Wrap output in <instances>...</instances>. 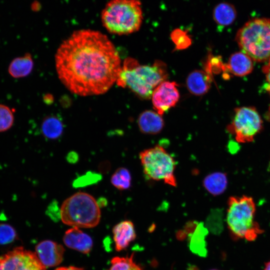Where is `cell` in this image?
Instances as JSON below:
<instances>
[{"label":"cell","instance_id":"cell-1","mask_svg":"<svg viewBox=\"0 0 270 270\" xmlns=\"http://www.w3.org/2000/svg\"><path fill=\"white\" fill-rule=\"evenodd\" d=\"M58 78L75 94L106 92L116 83L122 65L108 38L92 30L74 31L58 46L54 56Z\"/></svg>","mask_w":270,"mask_h":270},{"label":"cell","instance_id":"cell-2","mask_svg":"<svg viewBox=\"0 0 270 270\" xmlns=\"http://www.w3.org/2000/svg\"><path fill=\"white\" fill-rule=\"evenodd\" d=\"M166 64L156 60L152 65H140L130 58L124 60L116 82L118 86L127 88L139 97L151 98L154 89L168 76Z\"/></svg>","mask_w":270,"mask_h":270},{"label":"cell","instance_id":"cell-3","mask_svg":"<svg viewBox=\"0 0 270 270\" xmlns=\"http://www.w3.org/2000/svg\"><path fill=\"white\" fill-rule=\"evenodd\" d=\"M139 0H110L103 9V26L110 33L128 34L138 30L142 21Z\"/></svg>","mask_w":270,"mask_h":270},{"label":"cell","instance_id":"cell-4","mask_svg":"<svg viewBox=\"0 0 270 270\" xmlns=\"http://www.w3.org/2000/svg\"><path fill=\"white\" fill-rule=\"evenodd\" d=\"M256 205L247 196H231L228 201L226 222L234 239L254 240L263 230L254 220Z\"/></svg>","mask_w":270,"mask_h":270},{"label":"cell","instance_id":"cell-5","mask_svg":"<svg viewBox=\"0 0 270 270\" xmlns=\"http://www.w3.org/2000/svg\"><path fill=\"white\" fill-rule=\"evenodd\" d=\"M236 39L242 52L252 60L270 58V19L256 18L246 22L238 32Z\"/></svg>","mask_w":270,"mask_h":270},{"label":"cell","instance_id":"cell-6","mask_svg":"<svg viewBox=\"0 0 270 270\" xmlns=\"http://www.w3.org/2000/svg\"><path fill=\"white\" fill-rule=\"evenodd\" d=\"M60 215L63 223L78 228L96 226L101 216L97 201L84 192H76L66 199L60 208Z\"/></svg>","mask_w":270,"mask_h":270},{"label":"cell","instance_id":"cell-7","mask_svg":"<svg viewBox=\"0 0 270 270\" xmlns=\"http://www.w3.org/2000/svg\"><path fill=\"white\" fill-rule=\"evenodd\" d=\"M139 156L147 178L154 180H162L173 186H176V162L162 146L158 145L144 150Z\"/></svg>","mask_w":270,"mask_h":270},{"label":"cell","instance_id":"cell-8","mask_svg":"<svg viewBox=\"0 0 270 270\" xmlns=\"http://www.w3.org/2000/svg\"><path fill=\"white\" fill-rule=\"evenodd\" d=\"M262 122L256 110L252 107L238 108L228 130L234 134L238 142H248L260 131Z\"/></svg>","mask_w":270,"mask_h":270},{"label":"cell","instance_id":"cell-9","mask_svg":"<svg viewBox=\"0 0 270 270\" xmlns=\"http://www.w3.org/2000/svg\"><path fill=\"white\" fill-rule=\"evenodd\" d=\"M0 270H46L36 252L20 246L0 256Z\"/></svg>","mask_w":270,"mask_h":270},{"label":"cell","instance_id":"cell-10","mask_svg":"<svg viewBox=\"0 0 270 270\" xmlns=\"http://www.w3.org/2000/svg\"><path fill=\"white\" fill-rule=\"evenodd\" d=\"M178 84L174 82L164 81L154 90L151 98L154 108L162 116L174 106L180 98Z\"/></svg>","mask_w":270,"mask_h":270},{"label":"cell","instance_id":"cell-11","mask_svg":"<svg viewBox=\"0 0 270 270\" xmlns=\"http://www.w3.org/2000/svg\"><path fill=\"white\" fill-rule=\"evenodd\" d=\"M36 254L46 268L58 266L63 260L64 246L51 240H44L36 246Z\"/></svg>","mask_w":270,"mask_h":270},{"label":"cell","instance_id":"cell-12","mask_svg":"<svg viewBox=\"0 0 270 270\" xmlns=\"http://www.w3.org/2000/svg\"><path fill=\"white\" fill-rule=\"evenodd\" d=\"M184 231L188 234V246L190 251L200 256L206 257L208 250L206 238L208 234V230L204 223L188 222Z\"/></svg>","mask_w":270,"mask_h":270},{"label":"cell","instance_id":"cell-13","mask_svg":"<svg viewBox=\"0 0 270 270\" xmlns=\"http://www.w3.org/2000/svg\"><path fill=\"white\" fill-rule=\"evenodd\" d=\"M63 242L67 247L84 254L90 253L93 246L91 237L77 227L66 231Z\"/></svg>","mask_w":270,"mask_h":270},{"label":"cell","instance_id":"cell-14","mask_svg":"<svg viewBox=\"0 0 270 270\" xmlns=\"http://www.w3.org/2000/svg\"><path fill=\"white\" fill-rule=\"evenodd\" d=\"M112 233L115 248L118 252L126 248L136 238L134 224L128 220L117 224L112 229Z\"/></svg>","mask_w":270,"mask_h":270},{"label":"cell","instance_id":"cell-15","mask_svg":"<svg viewBox=\"0 0 270 270\" xmlns=\"http://www.w3.org/2000/svg\"><path fill=\"white\" fill-rule=\"evenodd\" d=\"M212 74L206 68L192 72L186 78L188 90L191 94L196 96L205 94L210 88Z\"/></svg>","mask_w":270,"mask_h":270},{"label":"cell","instance_id":"cell-16","mask_svg":"<svg viewBox=\"0 0 270 270\" xmlns=\"http://www.w3.org/2000/svg\"><path fill=\"white\" fill-rule=\"evenodd\" d=\"M138 124L140 130L143 134H156L162 130L164 121L162 116L156 112L146 110L138 116Z\"/></svg>","mask_w":270,"mask_h":270},{"label":"cell","instance_id":"cell-17","mask_svg":"<svg viewBox=\"0 0 270 270\" xmlns=\"http://www.w3.org/2000/svg\"><path fill=\"white\" fill-rule=\"evenodd\" d=\"M252 59L242 52H236L231 55L228 64L224 66V70H228L236 76H246L252 70Z\"/></svg>","mask_w":270,"mask_h":270},{"label":"cell","instance_id":"cell-18","mask_svg":"<svg viewBox=\"0 0 270 270\" xmlns=\"http://www.w3.org/2000/svg\"><path fill=\"white\" fill-rule=\"evenodd\" d=\"M34 66L31 54L26 53L23 56L16 58L12 60L8 68V72L12 78H24L30 74Z\"/></svg>","mask_w":270,"mask_h":270},{"label":"cell","instance_id":"cell-19","mask_svg":"<svg viewBox=\"0 0 270 270\" xmlns=\"http://www.w3.org/2000/svg\"><path fill=\"white\" fill-rule=\"evenodd\" d=\"M205 189L213 196L222 194L228 186L226 174L222 172H214L207 175L203 180Z\"/></svg>","mask_w":270,"mask_h":270},{"label":"cell","instance_id":"cell-20","mask_svg":"<svg viewBox=\"0 0 270 270\" xmlns=\"http://www.w3.org/2000/svg\"><path fill=\"white\" fill-rule=\"evenodd\" d=\"M236 12L234 6L228 2L216 5L213 11V18L219 26H226L232 24L236 19Z\"/></svg>","mask_w":270,"mask_h":270},{"label":"cell","instance_id":"cell-21","mask_svg":"<svg viewBox=\"0 0 270 270\" xmlns=\"http://www.w3.org/2000/svg\"><path fill=\"white\" fill-rule=\"evenodd\" d=\"M42 134L48 139L54 140L60 138L64 130L62 120L56 116H48L45 118L41 126Z\"/></svg>","mask_w":270,"mask_h":270},{"label":"cell","instance_id":"cell-22","mask_svg":"<svg viewBox=\"0 0 270 270\" xmlns=\"http://www.w3.org/2000/svg\"><path fill=\"white\" fill-rule=\"evenodd\" d=\"M134 256L132 252L130 256L114 257L109 270H144L134 261Z\"/></svg>","mask_w":270,"mask_h":270},{"label":"cell","instance_id":"cell-23","mask_svg":"<svg viewBox=\"0 0 270 270\" xmlns=\"http://www.w3.org/2000/svg\"><path fill=\"white\" fill-rule=\"evenodd\" d=\"M132 177L130 171L124 168H120L112 175V184L119 190H126L131 186Z\"/></svg>","mask_w":270,"mask_h":270},{"label":"cell","instance_id":"cell-24","mask_svg":"<svg viewBox=\"0 0 270 270\" xmlns=\"http://www.w3.org/2000/svg\"><path fill=\"white\" fill-rule=\"evenodd\" d=\"M14 122V116L10 108L0 104V132L10 129Z\"/></svg>","mask_w":270,"mask_h":270},{"label":"cell","instance_id":"cell-25","mask_svg":"<svg viewBox=\"0 0 270 270\" xmlns=\"http://www.w3.org/2000/svg\"><path fill=\"white\" fill-rule=\"evenodd\" d=\"M17 238L16 230L11 225L0 224V244L5 245L12 243Z\"/></svg>","mask_w":270,"mask_h":270},{"label":"cell","instance_id":"cell-26","mask_svg":"<svg viewBox=\"0 0 270 270\" xmlns=\"http://www.w3.org/2000/svg\"><path fill=\"white\" fill-rule=\"evenodd\" d=\"M102 179L100 174L92 172H88L84 175L76 178L73 182L75 188L84 187L98 182Z\"/></svg>","mask_w":270,"mask_h":270},{"label":"cell","instance_id":"cell-27","mask_svg":"<svg viewBox=\"0 0 270 270\" xmlns=\"http://www.w3.org/2000/svg\"><path fill=\"white\" fill-rule=\"evenodd\" d=\"M222 214L219 210H214L207 219V227L214 234L220 232L222 227Z\"/></svg>","mask_w":270,"mask_h":270},{"label":"cell","instance_id":"cell-28","mask_svg":"<svg viewBox=\"0 0 270 270\" xmlns=\"http://www.w3.org/2000/svg\"><path fill=\"white\" fill-rule=\"evenodd\" d=\"M172 38L178 49L187 48L190 44V39L186 32L180 30H174L171 34Z\"/></svg>","mask_w":270,"mask_h":270},{"label":"cell","instance_id":"cell-29","mask_svg":"<svg viewBox=\"0 0 270 270\" xmlns=\"http://www.w3.org/2000/svg\"><path fill=\"white\" fill-rule=\"evenodd\" d=\"M262 70L266 74V88L270 94V65L266 64L262 68Z\"/></svg>","mask_w":270,"mask_h":270},{"label":"cell","instance_id":"cell-30","mask_svg":"<svg viewBox=\"0 0 270 270\" xmlns=\"http://www.w3.org/2000/svg\"><path fill=\"white\" fill-rule=\"evenodd\" d=\"M54 270H83V269L80 268L70 266L58 267L56 268Z\"/></svg>","mask_w":270,"mask_h":270},{"label":"cell","instance_id":"cell-31","mask_svg":"<svg viewBox=\"0 0 270 270\" xmlns=\"http://www.w3.org/2000/svg\"><path fill=\"white\" fill-rule=\"evenodd\" d=\"M264 270H270V260L265 264Z\"/></svg>","mask_w":270,"mask_h":270},{"label":"cell","instance_id":"cell-32","mask_svg":"<svg viewBox=\"0 0 270 270\" xmlns=\"http://www.w3.org/2000/svg\"><path fill=\"white\" fill-rule=\"evenodd\" d=\"M268 64L269 65H270V58L269 60H268Z\"/></svg>","mask_w":270,"mask_h":270},{"label":"cell","instance_id":"cell-33","mask_svg":"<svg viewBox=\"0 0 270 270\" xmlns=\"http://www.w3.org/2000/svg\"><path fill=\"white\" fill-rule=\"evenodd\" d=\"M218 270V269H211V270Z\"/></svg>","mask_w":270,"mask_h":270},{"label":"cell","instance_id":"cell-34","mask_svg":"<svg viewBox=\"0 0 270 270\" xmlns=\"http://www.w3.org/2000/svg\"></svg>","mask_w":270,"mask_h":270}]
</instances>
